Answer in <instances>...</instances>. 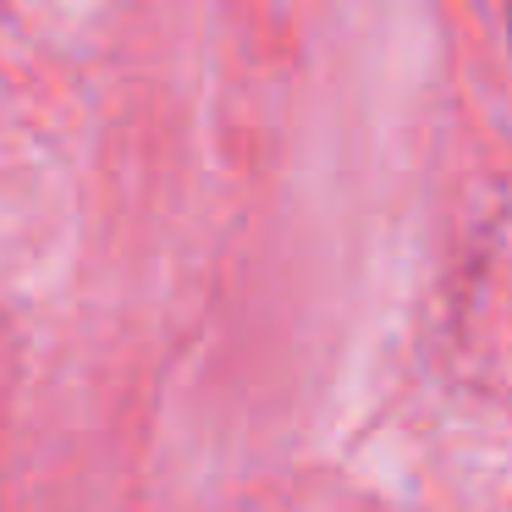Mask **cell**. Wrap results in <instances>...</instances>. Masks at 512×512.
Listing matches in <instances>:
<instances>
[{
	"instance_id": "6da1fadb",
	"label": "cell",
	"mask_w": 512,
	"mask_h": 512,
	"mask_svg": "<svg viewBox=\"0 0 512 512\" xmlns=\"http://www.w3.org/2000/svg\"><path fill=\"white\" fill-rule=\"evenodd\" d=\"M507 34H512V28H507Z\"/></svg>"
}]
</instances>
